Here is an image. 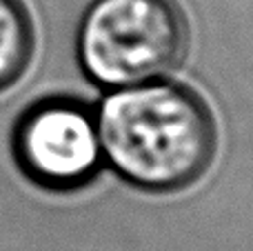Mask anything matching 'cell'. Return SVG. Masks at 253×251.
<instances>
[{"label":"cell","mask_w":253,"mask_h":251,"mask_svg":"<svg viewBox=\"0 0 253 251\" xmlns=\"http://www.w3.org/2000/svg\"><path fill=\"white\" fill-rule=\"evenodd\" d=\"M96 118L105 167L144 194L189 189L218 154L213 111L182 83L158 78L111 89Z\"/></svg>","instance_id":"cell-1"},{"label":"cell","mask_w":253,"mask_h":251,"mask_svg":"<svg viewBox=\"0 0 253 251\" xmlns=\"http://www.w3.org/2000/svg\"><path fill=\"white\" fill-rule=\"evenodd\" d=\"M189 22L175 0H91L76 29V60L100 89L165 78L184 60Z\"/></svg>","instance_id":"cell-2"},{"label":"cell","mask_w":253,"mask_h":251,"mask_svg":"<svg viewBox=\"0 0 253 251\" xmlns=\"http://www.w3.org/2000/svg\"><path fill=\"white\" fill-rule=\"evenodd\" d=\"M11 158L22 178L44 191L84 189L105 169L96 109L74 96L31 102L13 123Z\"/></svg>","instance_id":"cell-3"},{"label":"cell","mask_w":253,"mask_h":251,"mask_svg":"<svg viewBox=\"0 0 253 251\" xmlns=\"http://www.w3.org/2000/svg\"><path fill=\"white\" fill-rule=\"evenodd\" d=\"M36 51L34 18L22 0H0V93L11 89Z\"/></svg>","instance_id":"cell-4"}]
</instances>
